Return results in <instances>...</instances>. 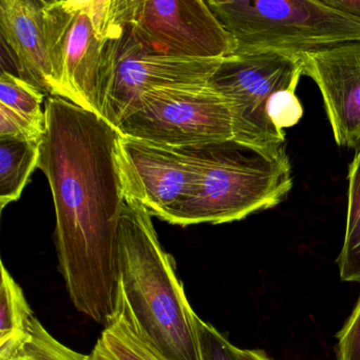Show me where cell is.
Instances as JSON below:
<instances>
[{
    "label": "cell",
    "mask_w": 360,
    "mask_h": 360,
    "mask_svg": "<svg viewBox=\"0 0 360 360\" xmlns=\"http://www.w3.org/2000/svg\"><path fill=\"white\" fill-rule=\"evenodd\" d=\"M37 167L56 206L58 271L79 313L106 326L115 309L119 229L125 195L117 163L119 130L65 98L46 101Z\"/></svg>",
    "instance_id": "obj_1"
},
{
    "label": "cell",
    "mask_w": 360,
    "mask_h": 360,
    "mask_svg": "<svg viewBox=\"0 0 360 360\" xmlns=\"http://www.w3.org/2000/svg\"><path fill=\"white\" fill-rule=\"evenodd\" d=\"M113 314L125 318L166 360H204L199 316L174 257L161 245L153 216L134 199H125L120 222Z\"/></svg>",
    "instance_id": "obj_2"
},
{
    "label": "cell",
    "mask_w": 360,
    "mask_h": 360,
    "mask_svg": "<svg viewBox=\"0 0 360 360\" xmlns=\"http://www.w3.org/2000/svg\"><path fill=\"white\" fill-rule=\"evenodd\" d=\"M197 180L166 222L188 225L240 221L275 207L292 188L284 145L260 147L233 140L187 147Z\"/></svg>",
    "instance_id": "obj_3"
},
{
    "label": "cell",
    "mask_w": 360,
    "mask_h": 360,
    "mask_svg": "<svg viewBox=\"0 0 360 360\" xmlns=\"http://www.w3.org/2000/svg\"><path fill=\"white\" fill-rule=\"evenodd\" d=\"M237 43L235 54L278 51L304 56L360 41V20L323 0H208Z\"/></svg>",
    "instance_id": "obj_4"
},
{
    "label": "cell",
    "mask_w": 360,
    "mask_h": 360,
    "mask_svg": "<svg viewBox=\"0 0 360 360\" xmlns=\"http://www.w3.org/2000/svg\"><path fill=\"white\" fill-rule=\"evenodd\" d=\"M44 18L54 96L102 117L119 35L98 34L86 0L45 1Z\"/></svg>",
    "instance_id": "obj_5"
},
{
    "label": "cell",
    "mask_w": 360,
    "mask_h": 360,
    "mask_svg": "<svg viewBox=\"0 0 360 360\" xmlns=\"http://www.w3.org/2000/svg\"><path fill=\"white\" fill-rule=\"evenodd\" d=\"M117 129L123 136L174 148L233 139L229 103L210 84L150 90L132 105Z\"/></svg>",
    "instance_id": "obj_6"
},
{
    "label": "cell",
    "mask_w": 360,
    "mask_h": 360,
    "mask_svg": "<svg viewBox=\"0 0 360 360\" xmlns=\"http://www.w3.org/2000/svg\"><path fill=\"white\" fill-rule=\"evenodd\" d=\"M303 75L302 56L297 54L258 51L223 58L210 85L229 103L233 139L255 146L284 145L285 132L269 121V104L278 92L298 86Z\"/></svg>",
    "instance_id": "obj_7"
},
{
    "label": "cell",
    "mask_w": 360,
    "mask_h": 360,
    "mask_svg": "<svg viewBox=\"0 0 360 360\" xmlns=\"http://www.w3.org/2000/svg\"><path fill=\"white\" fill-rule=\"evenodd\" d=\"M148 53L188 60H223L237 43L202 0H134L129 24Z\"/></svg>",
    "instance_id": "obj_8"
},
{
    "label": "cell",
    "mask_w": 360,
    "mask_h": 360,
    "mask_svg": "<svg viewBox=\"0 0 360 360\" xmlns=\"http://www.w3.org/2000/svg\"><path fill=\"white\" fill-rule=\"evenodd\" d=\"M128 24L115 41L112 72L102 109V117L115 128L143 94L158 88L210 84L222 60L148 53Z\"/></svg>",
    "instance_id": "obj_9"
},
{
    "label": "cell",
    "mask_w": 360,
    "mask_h": 360,
    "mask_svg": "<svg viewBox=\"0 0 360 360\" xmlns=\"http://www.w3.org/2000/svg\"><path fill=\"white\" fill-rule=\"evenodd\" d=\"M117 167L125 199L140 202L153 217L167 221L197 180L187 148H174L120 136Z\"/></svg>",
    "instance_id": "obj_10"
},
{
    "label": "cell",
    "mask_w": 360,
    "mask_h": 360,
    "mask_svg": "<svg viewBox=\"0 0 360 360\" xmlns=\"http://www.w3.org/2000/svg\"><path fill=\"white\" fill-rule=\"evenodd\" d=\"M304 75L321 92L336 144L360 149V41L302 56Z\"/></svg>",
    "instance_id": "obj_11"
},
{
    "label": "cell",
    "mask_w": 360,
    "mask_h": 360,
    "mask_svg": "<svg viewBox=\"0 0 360 360\" xmlns=\"http://www.w3.org/2000/svg\"><path fill=\"white\" fill-rule=\"evenodd\" d=\"M45 0H1L0 32L13 52L22 79L54 96L46 41Z\"/></svg>",
    "instance_id": "obj_12"
},
{
    "label": "cell",
    "mask_w": 360,
    "mask_h": 360,
    "mask_svg": "<svg viewBox=\"0 0 360 360\" xmlns=\"http://www.w3.org/2000/svg\"><path fill=\"white\" fill-rule=\"evenodd\" d=\"M0 286V360H11L28 337L34 313L24 290L14 280L4 262Z\"/></svg>",
    "instance_id": "obj_13"
},
{
    "label": "cell",
    "mask_w": 360,
    "mask_h": 360,
    "mask_svg": "<svg viewBox=\"0 0 360 360\" xmlns=\"http://www.w3.org/2000/svg\"><path fill=\"white\" fill-rule=\"evenodd\" d=\"M37 141L0 138V208L18 201L39 161Z\"/></svg>",
    "instance_id": "obj_14"
},
{
    "label": "cell",
    "mask_w": 360,
    "mask_h": 360,
    "mask_svg": "<svg viewBox=\"0 0 360 360\" xmlns=\"http://www.w3.org/2000/svg\"><path fill=\"white\" fill-rule=\"evenodd\" d=\"M89 360H166L138 333L127 320L113 314L96 341Z\"/></svg>",
    "instance_id": "obj_15"
},
{
    "label": "cell",
    "mask_w": 360,
    "mask_h": 360,
    "mask_svg": "<svg viewBox=\"0 0 360 360\" xmlns=\"http://www.w3.org/2000/svg\"><path fill=\"white\" fill-rule=\"evenodd\" d=\"M347 182V229L338 257L339 273L343 281L360 283V150L349 165Z\"/></svg>",
    "instance_id": "obj_16"
},
{
    "label": "cell",
    "mask_w": 360,
    "mask_h": 360,
    "mask_svg": "<svg viewBox=\"0 0 360 360\" xmlns=\"http://www.w3.org/2000/svg\"><path fill=\"white\" fill-rule=\"evenodd\" d=\"M44 94L22 77L3 69L0 75V110L46 130V113L41 109Z\"/></svg>",
    "instance_id": "obj_17"
},
{
    "label": "cell",
    "mask_w": 360,
    "mask_h": 360,
    "mask_svg": "<svg viewBox=\"0 0 360 360\" xmlns=\"http://www.w3.org/2000/svg\"><path fill=\"white\" fill-rule=\"evenodd\" d=\"M11 360H89V355L63 345L33 316L28 337Z\"/></svg>",
    "instance_id": "obj_18"
},
{
    "label": "cell",
    "mask_w": 360,
    "mask_h": 360,
    "mask_svg": "<svg viewBox=\"0 0 360 360\" xmlns=\"http://www.w3.org/2000/svg\"><path fill=\"white\" fill-rule=\"evenodd\" d=\"M297 86L285 88L276 94L269 107V119L279 131L294 127L300 122L303 107L296 96Z\"/></svg>",
    "instance_id": "obj_19"
},
{
    "label": "cell",
    "mask_w": 360,
    "mask_h": 360,
    "mask_svg": "<svg viewBox=\"0 0 360 360\" xmlns=\"http://www.w3.org/2000/svg\"><path fill=\"white\" fill-rule=\"evenodd\" d=\"M200 341L204 360H239L238 347L214 326L198 318Z\"/></svg>",
    "instance_id": "obj_20"
},
{
    "label": "cell",
    "mask_w": 360,
    "mask_h": 360,
    "mask_svg": "<svg viewBox=\"0 0 360 360\" xmlns=\"http://www.w3.org/2000/svg\"><path fill=\"white\" fill-rule=\"evenodd\" d=\"M337 338V360H360V297Z\"/></svg>",
    "instance_id": "obj_21"
},
{
    "label": "cell",
    "mask_w": 360,
    "mask_h": 360,
    "mask_svg": "<svg viewBox=\"0 0 360 360\" xmlns=\"http://www.w3.org/2000/svg\"><path fill=\"white\" fill-rule=\"evenodd\" d=\"M326 5L360 20V0H323Z\"/></svg>",
    "instance_id": "obj_22"
},
{
    "label": "cell",
    "mask_w": 360,
    "mask_h": 360,
    "mask_svg": "<svg viewBox=\"0 0 360 360\" xmlns=\"http://www.w3.org/2000/svg\"><path fill=\"white\" fill-rule=\"evenodd\" d=\"M239 360H273L262 349H237Z\"/></svg>",
    "instance_id": "obj_23"
},
{
    "label": "cell",
    "mask_w": 360,
    "mask_h": 360,
    "mask_svg": "<svg viewBox=\"0 0 360 360\" xmlns=\"http://www.w3.org/2000/svg\"><path fill=\"white\" fill-rule=\"evenodd\" d=\"M359 150H360V149H359Z\"/></svg>",
    "instance_id": "obj_24"
}]
</instances>
